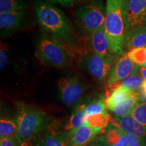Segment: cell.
<instances>
[{"label": "cell", "mask_w": 146, "mask_h": 146, "mask_svg": "<svg viewBox=\"0 0 146 146\" xmlns=\"http://www.w3.org/2000/svg\"><path fill=\"white\" fill-rule=\"evenodd\" d=\"M146 47V27H137L126 31L124 38L123 50L131 51Z\"/></svg>", "instance_id": "5bb4252c"}, {"label": "cell", "mask_w": 146, "mask_h": 146, "mask_svg": "<svg viewBox=\"0 0 146 146\" xmlns=\"http://www.w3.org/2000/svg\"><path fill=\"white\" fill-rule=\"evenodd\" d=\"M130 115L146 129V102L139 103L131 111Z\"/></svg>", "instance_id": "d4e9b609"}, {"label": "cell", "mask_w": 146, "mask_h": 146, "mask_svg": "<svg viewBox=\"0 0 146 146\" xmlns=\"http://www.w3.org/2000/svg\"><path fill=\"white\" fill-rule=\"evenodd\" d=\"M60 97L66 105L74 106L81 99L83 89L76 78H60L58 81Z\"/></svg>", "instance_id": "52a82bcc"}, {"label": "cell", "mask_w": 146, "mask_h": 146, "mask_svg": "<svg viewBox=\"0 0 146 146\" xmlns=\"http://www.w3.org/2000/svg\"><path fill=\"white\" fill-rule=\"evenodd\" d=\"M109 122V116L108 114L104 113V114H98L88 116L87 119V124L91 127L97 128V129H104L108 125Z\"/></svg>", "instance_id": "cb8c5ba5"}, {"label": "cell", "mask_w": 146, "mask_h": 146, "mask_svg": "<svg viewBox=\"0 0 146 146\" xmlns=\"http://www.w3.org/2000/svg\"><path fill=\"white\" fill-rule=\"evenodd\" d=\"M100 146H128L127 140L121 130L118 128H110L100 139Z\"/></svg>", "instance_id": "9a60e30c"}, {"label": "cell", "mask_w": 146, "mask_h": 146, "mask_svg": "<svg viewBox=\"0 0 146 146\" xmlns=\"http://www.w3.org/2000/svg\"><path fill=\"white\" fill-rule=\"evenodd\" d=\"M143 81L144 80L139 71L138 66H136L135 70L131 75L110 87L112 89H114L117 87H123L131 91H136L141 88Z\"/></svg>", "instance_id": "ac0fdd59"}, {"label": "cell", "mask_w": 146, "mask_h": 146, "mask_svg": "<svg viewBox=\"0 0 146 146\" xmlns=\"http://www.w3.org/2000/svg\"><path fill=\"white\" fill-rule=\"evenodd\" d=\"M141 92L143 96L146 98V81H144L141 87Z\"/></svg>", "instance_id": "1f68e13d"}, {"label": "cell", "mask_w": 146, "mask_h": 146, "mask_svg": "<svg viewBox=\"0 0 146 146\" xmlns=\"http://www.w3.org/2000/svg\"><path fill=\"white\" fill-rule=\"evenodd\" d=\"M106 8L100 1H94L77 10L76 21L84 33L91 34L104 27Z\"/></svg>", "instance_id": "5b68a950"}, {"label": "cell", "mask_w": 146, "mask_h": 146, "mask_svg": "<svg viewBox=\"0 0 146 146\" xmlns=\"http://www.w3.org/2000/svg\"><path fill=\"white\" fill-rule=\"evenodd\" d=\"M123 15L126 31L146 27V0H124Z\"/></svg>", "instance_id": "8992f818"}, {"label": "cell", "mask_w": 146, "mask_h": 146, "mask_svg": "<svg viewBox=\"0 0 146 146\" xmlns=\"http://www.w3.org/2000/svg\"><path fill=\"white\" fill-rule=\"evenodd\" d=\"M85 105H82L76 108L71 115L68 123L65 125V131L67 133L79 129L87 125L88 115L85 112Z\"/></svg>", "instance_id": "e0dca14e"}, {"label": "cell", "mask_w": 146, "mask_h": 146, "mask_svg": "<svg viewBox=\"0 0 146 146\" xmlns=\"http://www.w3.org/2000/svg\"><path fill=\"white\" fill-rule=\"evenodd\" d=\"M113 63L114 60L110 54L100 56L94 54L87 58L85 65L91 75L98 79L103 80L110 73Z\"/></svg>", "instance_id": "ba28073f"}, {"label": "cell", "mask_w": 146, "mask_h": 146, "mask_svg": "<svg viewBox=\"0 0 146 146\" xmlns=\"http://www.w3.org/2000/svg\"><path fill=\"white\" fill-rule=\"evenodd\" d=\"M20 146H31L30 145V143H29L28 141H23V142H21V145Z\"/></svg>", "instance_id": "d6a6232c"}, {"label": "cell", "mask_w": 146, "mask_h": 146, "mask_svg": "<svg viewBox=\"0 0 146 146\" xmlns=\"http://www.w3.org/2000/svg\"><path fill=\"white\" fill-rule=\"evenodd\" d=\"M34 5L36 21L47 33L62 43H72L70 24L63 11L42 0H36Z\"/></svg>", "instance_id": "6da1fadb"}, {"label": "cell", "mask_w": 146, "mask_h": 146, "mask_svg": "<svg viewBox=\"0 0 146 146\" xmlns=\"http://www.w3.org/2000/svg\"><path fill=\"white\" fill-rule=\"evenodd\" d=\"M121 131L125 135L126 138H127L128 146H141V142H140L139 139L138 137H137L136 136L133 135L132 134H130V133L125 132V131L122 130Z\"/></svg>", "instance_id": "f1b7e54d"}, {"label": "cell", "mask_w": 146, "mask_h": 146, "mask_svg": "<svg viewBox=\"0 0 146 146\" xmlns=\"http://www.w3.org/2000/svg\"><path fill=\"white\" fill-rule=\"evenodd\" d=\"M113 125L120 130L132 134L139 139L143 138L146 134V129L143 126L131 115L115 118Z\"/></svg>", "instance_id": "4fadbf2b"}, {"label": "cell", "mask_w": 146, "mask_h": 146, "mask_svg": "<svg viewBox=\"0 0 146 146\" xmlns=\"http://www.w3.org/2000/svg\"><path fill=\"white\" fill-rule=\"evenodd\" d=\"M127 56L136 66H146V47L129 51L127 53Z\"/></svg>", "instance_id": "603a6c76"}, {"label": "cell", "mask_w": 146, "mask_h": 146, "mask_svg": "<svg viewBox=\"0 0 146 146\" xmlns=\"http://www.w3.org/2000/svg\"><path fill=\"white\" fill-rule=\"evenodd\" d=\"M103 130L91 127L88 124L79 129L66 133L67 146H85L93 140Z\"/></svg>", "instance_id": "30bf717a"}, {"label": "cell", "mask_w": 146, "mask_h": 146, "mask_svg": "<svg viewBox=\"0 0 146 146\" xmlns=\"http://www.w3.org/2000/svg\"><path fill=\"white\" fill-rule=\"evenodd\" d=\"M17 122L10 118H1L0 120V137L1 138L5 137L16 136L17 133Z\"/></svg>", "instance_id": "7402d4cb"}, {"label": "cell", "mask_w": 146, "mask_h": 146, "mask_svg": "<svg viewBox=\"0 0 146 146\" xmlns=\"http://www.w3.org/2000/svg\"><path fill=\"white\" fill-rule=\"evenodd\" d=\"M136 65L129 59L127 54L124 53L110 71L108 80V85L110 87L125 79L133 74Z\"/></svg>", "instance_id": "9c48e42d"}, {"label": "cell", "mask_w": 146, "mask_h": 146, "mask_svg": "<svg viewBox=\"0 0 146 146\" xmlns=\"http://www.w3.org/2000/svg\"><path fill=\"white\" fill-rule=\"evenodd\" d=\"M138 68L140 74H141L143 79L144 81H146V66H138Z\"/></svg>", "instance_id": "4dcf8cb0"}, {"label": "cell", "mask_w": 146, "mask_h": 146, "mask_svg": "<svg viewBox=\"0 0 146 146\" xmlns=\"http://www.w3.org/2000/svg\"><path fill=\"white\" fill-rule=\"evenodd\" d=\"M139 93L134 91L129 98L118 104L114 107L112 112L117 117H123L127 115H130L131 111L139 104Z\"/></svg>", "instance_id": "2e32d148"}, {"label": "cell", "mask_w": 146, "mask_h": 146, "mask_svg": "<svg viewBox=\"0 0 146 146\" xmlns=\"http://www.w3.org/2000/svg\"><path fill=\"white\" fill-rule=\"evenodd\" d=\"M124 0H106L105 31L108 38L112 54L122 55L126 27L123 15Z\"/></svg>", "instance_id": "7a4b0ae2"}, {"label": "cell", "mask_w": 146, "mask_h": 146, "mask_svg": "<svg viewBox=\"0 0 146 146\" xmlns=\"http://www.w3.org/2000/svg\"><path fill=\"white\" fill-rule=\"evenodd\" d=\"M8 45L5 43L1 42L0 47V69L3 70L8 62Z\"/></svg>", "instance_id": "4316f807"}, {"label": "cell", "mask_w": 146, "mask_h": 146, "mask_svg": "<svg viewBox=\"0 0 146 146\" xmlns=\"http://www.w3.org/2000/svg\"><path fill=\"white\" fill-rule=\"evenodd\" d=\"M88 146H100V145H96V144H91V145H89Z\"/></svg>", "instance_id": "836d02e7"}, {"label": "cell", "mask_w": 146, "mask_h": 146, "mask_svg": "<svg viewBox=\"0 0 146 146\" xmlns=\"http://www.w3.org/2000/svg\"><path fill=\"white\" fill-rule=\"evenodd\" d=\"M89 42L94 54L108 56L111 52L110 44L104 27L89 35Z\"/></svg>", "instance_id": "7c38bea8"}, {"label": "cell", "mask_w": 146, "mask_h": 146, "mask_svg": "<svg viewBox=\"0 0 146 146\" xmlns=\"http://www.w3.org/2000/svg\"><path fill=\"white\" fill-rule=\"evenodd\" d=\"M21 143L16 136L5 137L1 138L0 146H20Z\"/></svg>", "instance_id": "83f0119b"}, {"label": "cell", "mask_w": 146, "mask_h": 146, "mask_svg": "<svg viewBox=\"0 0 146 146\" xmlns=\"http://www.w3.org/2000/svg\"><path fill=\"white\" fill-rule=\"evenodd\" d=\"M16 120L18 125L16 137L21 143L52 125L54 119L43 111L23 106L18 111Z\"/></svg>", "instance_id": "3957f363"}, {"label": "cell", "mask_w": 146, "mask_h": 146, "mask_svg": "<svg viewBox=\"0 0 146 146\" xmlns=\"http://www.w3.org/2000/svg\"><path fill=\"white\" fill-rule=\"evenodd\" d=\"M36 56L45 66L64 68L70 64L68 52L63 43L47 35L36 39Z\"/></svg>", "instance_id": "277c9868"}, {"label": "cell", "mask_w": 146, "mask_h": 146, "mask_svg": "<svg viewBox=\"0 0 146 146\" xmlns=\"http://www.w3.org/2000/svg\"><path fill=\"white\" fill-rule=\"evenodd\" d=\"M34 146H67L66 138L65 135L44 133L36 137Z\"/></svg>", "instance_id": "d6986e66"}, {"label": "cell", "mask_w": 146, "mask_h": 146, "mask_svg": "<svg viewBox=\"0 0 146 146\" xmlns=\"http://www.w3.org/2000/svg\"><path fill=\"white\" fill-rule=\"evenodd\" d=\"M106 105V102L103 100H99L93 103L89 104L88 105H85V112L88 116L91 115L104 114L107 113Z\"/></svg>", "instance_id": "484cf974"}, {"label": "cell", "mask_w": 146, "mask_h": 146, "mask_svg": "<svg viewBox=\"0 0 146 146\" xmlns=\"http://www.w3.org/2000/svg\"><path fill=\"white\" fill-rule=\"evenodd\" d=\"M28 14L27 10H16L0 14L1 34L3 32L11 31L25 27L28 20Z\"/></svg>", "instance_id": "8fae6325"}, {"label": "cell", "mask_w": 146, "mask_h": 146, "mask_svg": "<svg viewBox=\"0 0 146 146\" xmlns=\"http://www.w3.org/2000/svg\"><path fill=\"white\" fill-rule=\"evenodd\" d=\"M133 92L134 91L127 90L123 87H117V88L113 89L112 92L111 93L105 102L107 109L112 112L114 107L118 104L129 98Z\"/></svg>", "instance_id": "ffe728a7"}, {"label": "cell", "mask_w": 146, "mask_h": 146, "mask_svg": "<svg viewBox=\"0 0 146 146\" xmlns=\"http://www.w3.org/2000/svg\"><path fill=\"white\" fill-rule=\"evenodd\" d=\"M28 7L26 0H0V14L27 10Z\"/></svg>", "instance_id": "44dd1931"}, {"label": "cell", "mask_w": 146, "mask_h": 146, "mask_svg": "<svg viewBox=\"0 0 146 146\" xmlns=\"http://www.w3.org/2000/svg\"><path fill=\"white\" fill-rule=\"evenodd\" d=\"M53 4H58L62 6H70L74 3V0H47Z\"/></svg>", "instance_id": "f546056e"}]
</instances>
